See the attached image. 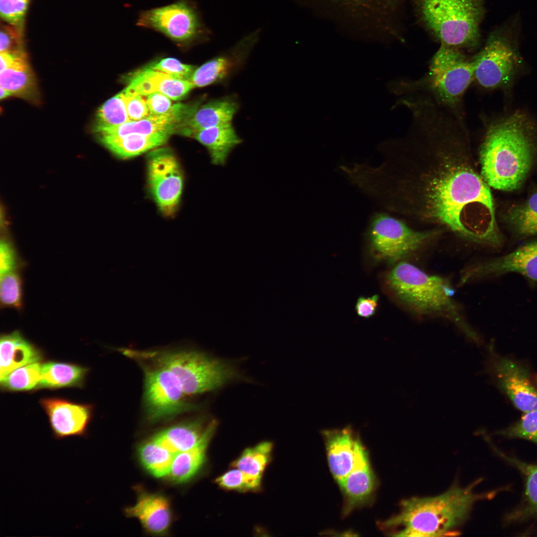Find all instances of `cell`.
Wrapping results in <instances>:
<instances>
[{
    "instance_id": "cell-27",
    "label": "cell",
    "mask_w": 537,
    "mask_h": 537,
    "mask_svg": "<svg viewBox=\"0 0 537 537\" xmlns=\"http://www.w3.org/2000/svg\"><path fill=\"white\" fill-rule=\"evenodd\" d=\"M190 138L207 149L212 164L221 166L225 165L231 152L242 142L232 123L200 130Z\"/></svg>"
},
{
    "instance_id": "cell-14",
    "label": "cell",
    "mask_w": 537,
    "mask_h": 537,
    "mask_svg": "<svg viewBox=\"0 0 537 537\" xmlns=\"http://www.w3.org/2000/svg\"><path fill=\"white\" fill-rule=\"evenodd\" d=\"M516 272L530 283H537V240L522 245L508 254L486 260L462 271L460 283Z\"/></svg>"
},
{
    "instance_id": "cell-36",
    "label": "cell",
    "mask_w": 537,
    "mask_h": 537,
    "mask_svg": "<svg viewBox=\"0 0 537 537\" xmlns=\"http://www.w3.org/2000/svg\"><path fill=\"white\" fill-rule=\"evenodd\" d=\"M129 121L121 91L106 100L98 108L94 129L117 126Z\"/></svg>"
},
{
    "instance_id": "cell-1",
    "label": "cell",
    "mask_w": 537,
    "mask_h": 537,
    "mask_svg": "<svg viewBox=\"0 0 537 537\" xmlns=\"http://www.w3.org/2000/svg\"><path fill=\"white\" fill-rule=\"evenodd\" d=\"M447 114L435 108L415 114L401 152L367 166L363 190L390 211L500 248L489 186L475 168L459 114Z\"/></svg>"
},
{
    "instance_id": "cell-23",
    "label": "cell",
    "mask_w": 537,
    "mask_h": 537,
    "mask_svg": "<svg viewBox=\"0 0 537 537\" xmlns=\"http://www.w3.org/2000/svg\"><path fill=\"white\" fill-rule=\"evenodd\" d=\"M491 445L501 458L518 469L524 481V491L521 502L508 513L505 521L511 523L537 519V464L522 461L505 453L495 446Z\"/></svg>"
},
{
    "instance_id": "cell-28",
    "label": "cell",
    "mask_w": 537,
    "mask_h": 537,
    "mask_svg": "<svg viewBox=\"0 0 537 537\" xmlns=\"http://www.w3.org/2000/svg\"><path fill=\"white\" fill-rule=\"evenodd\" d=\"M217 425L211 420L201 439L192 448L175 454L170 473V479L177 483L187 482L202 467L206 457L207 447Z\"/></svg>"
},
{
    "instance_id": "cell-40",
    "label": "cell",
    "mask_w": 537,
    "mask_h": 537,
    "mask_svg": "<svg viewBox=\"0 0 537 537\" xmlns=\"http://www.w3.org/2000/svg\"><path fill=\"white\" fill-rule=\"evenodd\" d=\"M30 0H0L1 18L23 31L24 17Z\"/></svg>"
},
{
    "instance_id": "cell-19",
    "label": "cell",
    "mask_w": 537,
    "mask_h": 537,
    "mask_svg": "<svg viewBox=\"0 0 537 537\" xmlns=\"http://www.w3.org/2000/svg\"><path fill=\"white\" fill-rule=\"evenodd\" d=\"M322 434L329 469L338 483L355 467L362 444L358 435L350 426L343 429L324 430Z\"/></svg>"
},
{
    "instance_id": "cell-42",
    "label": "cell",
    "mask_w": 537,
    "mask_h": 537,
    "mask_svg": "<svg viewBox=\"0 0 537 537\" xmlns=\"http://www.w3.org/2000/svg\"><path fill=\"white\" fill-rule=\"evenodd\" d=\"M123 99L130 121H137L150 115L147 99L126 88L122 91Z\"/></svg>"
},
{
    "instance_id": "cell-16",
    "label": "cell",
    "mask_w": 537,
    "mask_h": 537,
    "mask_svg": "<svg viewBox=\"0 0 537 537\" xmlns=\"http://www.w3.org/2000/svg\"><path fill=\"white\" fill-rule=\"evenodd\" d=\"M493 370L498 385L514 405L526 413L537 410V390L525 366L506 358L494 360Z\"/></svg>"
},
{
    "instance_id": "cell-37",
    "label": "cell",
    "mask_w": 537,
    "mask_h": 537,
    "mask_svg": "<svg viewBox=\"0 0 537 537\" xmlns=\"http://www.w3.org/2000/svg\"><path fill=\"white\" fill-rule=\"evenodd\" d=\"M22 295V281L17 270L0 275V299L2 306L20 309Z\"/></svg>"
},
{
    "instance_id": "cell-20",
    "label": "cell",
    "mask_w": 537,
    "mask_h": 537,
    "mask_svg": "<svg viewBox=\"0 0 537 537\" xmlns=\"http://www.w3.org/2000/svg\"><path fill=\"white\" fill-rule=\"evenodd\" d=\"M238 109V102L232 97L212 100L200 105L189 118L177 126L175 134L190 137L200 130L232 123Z\"/></svg>"
},
{
    "instance_id": "cell-4",
    "label": "cell",
    "mask_w": 537,
    "mask_h": 537,
    "mask_svg": "<svg viewBox=\"0 0 537 537\" xmlns=\"http://www.w3.org/2000/svg\"><path fill=\"white\" fill-rule=\"evenodd\" d=\"M386 282L395 296L410 313L421 317L446 319L470 340L480 342L478 334L454 300L452 287L445 278L428 274L403 261L389 272Z\"/></svg>"
},
{
    "instance_id": "cell-39",
    "label": "cell",
    "mask_w": 537,
    "mask_h": 537,
    "mask_svg": "<svg viewBox=\"0 0 537 537\" xmlns=\"http://www.w3.org/2000/svg\"><path fill=\"white\" fill-rule=\"evenodd\" d=\"M498 434L509 439H522L537 445V410L526 412L521 419Z\"/></svg>"
},
{
    "instance_id": "cell-32",
    "label": "cell",
    "mask_w": 537,
    "mask_h": 537,
    "mask_svg": "<svg viewBox=\"0 0 537 537\" xmlns=\"http://www.w3.org/2000/svg\"><path fill=\"white\" fill-rule=\"evenodd\" d=\"M138 454L142 465L153 476H168L175 454L151 438L139 446Z\"/></svg>"
},
{
    "instance_id": "cell-25",
    "label": "cell",
    "mask_w": 537,
    "mask_h": 537,
    "mask_svg": "<svg viewBox=\"0 0 537 537\" xmlns=\"http://www.w3.org/2000/svg\"><path fill=\"white\" fill-rule=\"evenodd\" d=\"M211 420L199 417L162 430L152 439L174 454L194 447L205 433Z\"/></svg>"
},
{
    "instance_id": "cell-43",
    "label": "cell",
    "mask_w": 537,
    "mask_h": 537,
    "mask_svg": "<svg viewBox=\"0 0 537 537\" xmlns=\"http://www.w3.org/2000/svg\"><path fill=\"white\" fill-rule=\"evenodd\" d=\"M23 31L8 25L1 27L0 37V52L21 50Z\"/></svg>"
},
{
    "instance_id": "cell-9",
    "label": "cell",
    "mask_w": 537,
    "mask_h": 537,
    "mask_svg": "<svg viewBox=\"0 0 537 537\" xmlns=\"http://www.w3.org/2000/svg\"><path fill=\"white\" fill-rule=\"evenodd\" d=\"M440 232L435 230H416L401 220L386 213H376L370 218L367 235L376 258L398 263L424 249Z\"/></svg>"
},
{
    "instance_id": "cell-33",
    "label": "cell",
    "mask_w": 537,
    "mask_h": 537,
    "mask_svg": "<svg viewBox=\"0 0 537 537\" xmlns=\"http://www.w3.org/2000/svg\"><path fill=\"white\" fill-rule=\"evenodd\" d=\"M507 219L518 235L525 237L537 235V192L511 208Z\"/></svg>"
},
{
    "instance_id": "cell-8",
    "label": "cell",
    "mask_w": 537,
    "mask_h": 537,
    "mask_svg": "<svg viewBox=\"0 0 537 537\" xmlns=\"http://www.w3.org/2000/svg\"><path fill=\"white\" fill-rule=\"evenodd\" d=\"M514 21L492 31L484 47L472 59L474 80L482 88H507L521 69L523 60L518 47V23Z\"/></svg>"
},
{
    "instance_id": "cell-35",
    "label": "cell",
    "mask_w": 537,
    "mask_h": 537,
    "mask_svg": "<svg viewBox=\"0 0 537 537\" xmlns=\"http://www.w3.org/2000/svg\"><path fill=\"white\" fill-rule=\"evenodd\" d=\"M39 361L18 367L0 380L3 389L11 391H28L38 388L41 378Z\"/></svg>"
},
{
    "instance_id": "cell-45",
    "label": "cell",
    "mask_w": 537,
    "mask_h": 537,
    "mask_svg": "<svg viewBox=\"0 0 537 537\" xmlns=\"http://www.w3.org/2000/svg\"><path fill=\"white\" fill-rule=\"evenodd\" d=\"M147 102L151 115H159L169 112L174 104L169 97L159 92L147 95Z\"/></svg>"
},
{
    "instance_id": "cell-11",
    "label": "cell",
    "mask_w": 537,
    "mask_h": 537,
    "mask_svg": "<svg viewBox=\"0 0 537 537\" xmlns=\"http://www.w3.org/2000/svg\"><path fill=\"white\" fill-rule=\"evenodd\" d=\"M472 59L458 48L441 44L433 56L424 80L427 89L439 103L457 107L465 91L474 80Z\"/></svg>"
},
{
    "instance_id": "cell-24",
    "label": "cell",
    "mask_w": 537,
    "mask_h": 537,
    "mask_svg": "<svg viewBox=\"0 0 537 537\" xmlns=\"http://www.w3.org/2000/svg\"><path fill=\"white\" fill-rule=\"evenodd\" d=\"M127 88L142 95L159 92L174 100L183 98L194 88L188 80L173 78L149 67L136 72Z\"/></svg>"
},
{
    "instance_id": "cell-10",
    "label": "cell",
    "mask_w": 537,
    "mask_h": 537,
    "mask_svg": "<svg viewBox=\"0 0 537 537\" xmlns=\"http://www.w3.org/2000/svg\"><path fill=\"white\" fill-rule=\"evenodd\" d=\"M136 25L157 32L180 46L208 39L211 31L192 0H176L140 11Z\"/></svg>"
},
{
    "instance_id": "cell-5",
    "label": "cell",
    "mask_w": 537,
    "mask_h": 537,
    "mask_svg": "<svg viewBox=\"0 0 537 537\" xmlns=\"http://www.w3.org/2000/svg\"><path fill=\"white\" fill-rule=\"evenodd\" d=\"M124 356L162 365L179 381L186 396L215 390L237 376L225 362L194 351L137 350L124 349Z\"/></svg>"
},
{
    "instance_id": "cell-3",
    "label": "cell",
    "mask_w": 537,
    "mask_h": 537,
    "mask_svg": "<svg viewBox=\"0 0 537 537\" xmlns=\"http://www.w3.org/2000/svg\"><path fill=\"white\" fill-rule=\"evenodd\" d=\"M474 485L454 486L437 496L412 497L403 501L398 514L383 526L394 536L441 537L456 534L455 530L465 521L474 503L490 498L502 487L487 493L474 492Z\"/></svg>"
},
{
    "instance_id": "cell-41",
    "label": "cell",
    "mask_w": 537,
    "mask_h": 537,
    "mask_svg": "<svg viewBox=\"0 0 537 537\" xmlns=\"http://www.w3.org/2000/svg\"><path fill=\"white\" fill-rule=\"evenodd\" d=\"M148 67L173 78L188 81L195 69L192 65L184 64L178 59L171 57L162 59Z\"/></svg>"
},
{
    "instance_id": "cell-31",
    "label": "cell",
    "mask_w": 537,
    "mask_h": 537,
    "mask_svg": "<svg viewBox=\"0 0 537 537\" xmlns=\"http://www.w3.org/2000/svg\"><path fill=\"white\" fill-rule=\"evenodd\" d=\"M0 84L13 95L27 99L37 95L35 78L24 55L0 72Z\"/></svg>"
},
{
    "instance_id": "cell-44",
    "label": "cell",
    "mask_w": 537,
    "mask_h": 537,
    "mask_svg": "<svg viewBox=\"0 0 537 537\" xmlns=\"http://www.w3.org/2000/svg\"><path fill=\"white\" fill-rule=\"evenodd\" d=\"M18 259L12 245L2 240L0 244V274L16 270Z\"/></svg>"
},
{
    "instance_id": "cell-15",
    "label": "cell",
    "mask_w": 537,
    "mask_h": 537,
    "mask_svg": "<svg viewBox=\"0 0 537 537\" xmlns=\"http://www.w3.org/2000/svg\"><path fill=\"white\" fill-rule=\"evenodd\" d=\"M40 403L55 438L86 436L91 418V405L53 397L43 398Z\"/></svg>"
},
{
    "instance_id": "cell-47",
    "label": "cell",
    "mask_w": 537,
    "mask_h": 537,
    "mask_svg": "<svg viewBox=\"0 0 537 537\" xmlns=\"http://www.w3.org/2000/svg\"><path fill=\"white\" fill-rule=\"evenodd\" d=\"M0 98L2 99L5 98L10 95H13L12 94L7 90L0 87Z\"/></svg>"
},
{
    "instance_id": "cell-22",
    "label": "cell",
    "mask_w": 537,
    "mask_h": 537,
    "mask_svg": "<svg viewBox=\"0 0 537 537\" xmlns=\"http://www.w3.org/2000/svg\"><path fill=\"white\" fill-rule=\"evenodd\" d=\"M128 517L136 518L149 533H166L172 522L170 505L163 495L157 493H140L135 505L125 509Z\"/></svg>"
},
{
    "instance_id": "cell-2",
    "label": "cell",
    "mask_w": 537,
    "mask_h": 537,
    "mask_svg": "<svg viewBox=\"0 0 537 537\" xmlns=\"http://www.w3.org/2000/svg\"><path fill=\"white\" fill-rule=\"evenodd\" d=\"M535 124L515 111L492 123L480 148L481 175L489 186L504 191L520 187L531 168Z\"/></svg>"
},
{
    "instance_id": "cell-30",
    "label": "cell",
    "mask_w": 537,
    "mask_h": 537,
    "mask_svg": "<svg viewBox=\"0 0 537 537\" xmlns=\"http://www.w3.org/2000/svg\"><path fill=\"white\" fill-rule=\"evenodd\" d=\"M88 370L72 363L47 361L42 364L41 378L37 389L81 386Z\"/></svg>"
},
{
    "instance_id": "cell-13",
    "label": "cell",
    "mask_w": 537,
    "mask_h": 537,
    "mask_svg": "<svg viewBox=\"0 0 537 537\" xmlns=\"http://www.w3.org/2000/svg\"><path fill=\"white\" fill-rule=\"evenodd\" d=\"M147 180L151 193L162 213L175 215L183 188V174L178 159L168 148H157L149 154Z\"/></svg>"
},
{
    "instance_id": "cell-18",
    "label": "cell",
    "mask_w": 537,
    "mask_h": 537,
    "mask_svg": "<svg viewBox=\"0 0 537 537\" xmlns=\"http://www.w3.org/2000/svg\"><path fill=\"white\" fill-rule=\"evenodd\" d=\"M200 105V101L191 104L177 103L168 113L150 115L143 119L117 126L95 129L98 138L115 137L129 134H153L168 133L174 134L177 126L189 118Z\"/></svg>"
},
{
    "instance_id": "cell-29",
    "label": "cell",
    "mask_w": 537,
    "mask_h": 537,
    "mask_svg": "<svg viewBox=\"0 0 537 537\" xmlns=\"http://www.w3.org/2000/svg\"><path fill=\"white\" fill-rule=\"evenodd\" d=\"M171 135L168 133L129 134L99 138L100 142L119 158L127 159L151 151L163 145Z\"/></svg>"
},
{
    "instance_id": "cell-7",
    "label": "cell",
    "mask_w": 537,
    "mask_h": 537,
    "mask_svg": "<svg viewBox=\"0 0 537 537\" xmlns=\"http://www.w3.org/2000/svg\"><path fill=\"white\" fill-rule=\"evenodd\" d=\"M315 14L347 33L378 37L389 32L400 0H306Z\"/></svg>"
},
{
    "instance_id": "cell-38",
    "label": "cell",
    "mask_w": 537,
    "mask_h": 537,
    "mask_svg": "<svg viewBox=\"0 0 537 537\" xmlns=\"http://www.w3.org/2000/svg\"><path fill=\"white\" fill-rule=\"evenodd\" d=\"M262 478L248 475L236 468L228 470L215 480L222 488L242 492L258 490Z\"/></svg>"
},
{
    "instance_id": "cell-6",
    "label": "cell",
    "mask_w": 537,
    "mask_h": 537,
    "mask_svg": "<svg viewBox=\"0 0 537 537\" xmlns=\"http://www.w3.org/2000/svg\"><path fill=\"white\" fill-rule=\"evenodd\" d=\"M484 0H417L422 23L441 44L472 48L480 40Z\"/></svg>"
},
{
    "instance_id": "cell-12",
    "label": "cell",
    "mask_w": 537,
    "mask_h": 537,
    "mask_svg": "<svg viewBox=\"0 0 537 537\" xmlns=\"http://www.w3.org/2000/svg\"><path fill=\"white\" fill-rule=\"evenodd\" d=\"M134 360L143 371V405L150 422L167 420L198 408L185 400L179 381L167 368L144 359Z\"/></svg>"
},
{
    "instance_id": "cell-46",
    "label": "cell",
    "mask_w": 537,
    "mask_h": 537,
    "mask_svg": "<svg viewBox=\"0 0 537 537\" xmlns=\"http://www.w3.org/2000/svg\"><path fill=\"white\" fill-rule=\"evenodd\" d=\"M379 296L377 294L371 297H359L356 304V311L357 314L363 318H369L373 316L377 309Z\"/></svg>"
},
{
    "instance_id": "cell-26",
    "label": "cell",
    "mask_w": 537,
    "mask_h": 537,
    "mask_svg": "<svg viewBox=\"0 0 537 537\" xmlns=\"http://www.w3.org/2000/svg\"><path fill=\"white\" fill-rule=\"evenodd\" d=\"M0 355V380L13 370L39 361L42 358L40 351L17 331L1 335Z\"/></svg>"
},
{
    "instance_id": "cell-34",
    "label": "cell",
    "mask_w": 537,
    "mask_h": 537,
    "mask_svg": "<svg viewBox=\"0 0 537 537\" xmlns=\"http://www.w3.org/2000/svg\"><path fill=\"white\" fill-rule=\"evenodd\" d=\"M272 449L270 442H262L245 449L232 465L248 475L262 478L270 461Z\"/></svg>"
},
{
    "instance_id": "cell-17",
    "label": "cell",
    "mask_w": 537,
    "mask_h": 537,
    "mask_svg": "<svg viewBox=\"0 0 537 537\" xmlns=\"http://www.w3.org/2000/svg\"><path fill=\"white\" fill-rule=\"evenodd\" d=\"M260 34V29L250 33L227 52L195 68L188 81L194 88H201L225 80L243 64L258 42Z\"/></svg>"
},
{
    "instance_id": "cell-21",
    "label": "cell",
    "mask_w": 537,
    "mask_h": 537,
    "mask_svg": "<svg viewBox=\"0 0 537 537\" xmlns=\"http://www.w3.org/2000/svg\"><path fill=\"white\" fill-rule=\"evenodd\" d=\"M338 484L344 496V516L368 503L373 496L377 481L368 455L358 461L352 471Z\"/></svg>"
}]
</instances>
